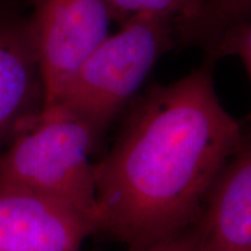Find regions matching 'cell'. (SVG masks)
<instances>
[{
    "mask_svg": "<svg viewBox=\"0 0 251 251\" xmlns=\"http://www.w3.org/2000/svg\"><path fill=\"white\" fill-rule=\"evenodd\" d=\"M96 135L87 122L61 106L42 107L0 151V185L67 203L96 225V180L90 159Z\"/></svg>",
    "mask_w": 251,
    "mask_h": 251,
    "instance_id": "cell-2",
    "label": "cell"
},
{
    "mask_svg": "<svg viewBox=\"0 0 251 251\" xmlns=\"http://www.w3.org/2000/svg\"><path fill=\"white\" fill-rule=\"evenodd\" d=\"M133 251H197L194 231H183L151 246Z\"/></svg>",
    "mask_w": 251,
    "mask_h": 251,
    "instance_id": "cell-10",
    "label": "cell"
},
{
    "mask_svg": "<svg viewBox=\"0 0 251 251\" xmlns=\"http://www.w3.org/2000/svg\"><path fill=\"white\" fill-rule=\"evenodd\" d=\"M225 47L229 52L237 55L242 59L251 80V23L234 31L228 37Z\"/></svg>",
    "mask_w": 251,
    "mask_h": 251,
    "instance_id": "cell-9",
    "label": "cell"
},
{
    "mask_svg": "<svg viewBox=\"0 0 251 251\" xmlns=\"http://www.w3.org/2000/svg\"><path fill=\"white\" fill-rule=\"evenodd\" d=\"M241 143L206 68L157 87L94 164L97 230L133 250L183 233Z\"/></svg>",
    "mask_w": 251,
    "mask_h": 251,
    "instance_id": "cell-1",
    "label": "cell"
},
{
    "mask_svg": "<svg viewBox=\"0 0 251 251\" xmlns=\"http://www.w3.org/2000/svg\"><path fill=\"white\" fill-rule=\"evenodd\" d=\"M43 107L33 35L0 31V151Z\"/></svg>",
    "mask_w": 251,
    "mask_h": 251,
    "instance_id": "cell-7",
    "label": "cell"
},
{
    "mask_svg": "<svg viewBox=\"0 0 251 251\" xmlns=\"http://www.w3.org/2000/svg\"><path fill=\"white\" fill-rule=\"evenodd\" d=\"M92 219L42 194L0 185V251H83Z\"/></svg>",
    "mask_w": 251,
    "mask_h": 251,
    "instance_id": "cell-5",
    "label": "cell"
},
{
    "mask_svg": "<svg viewBox=\"0 0 251 251\" xmlns=\"http://www.w3.org/2000/svg\"><path fill=\"white\" fill-rule=\"evenodd\" d=\"M170 20L139 17L109 34L80 65L54 106H61L98 133L148 77L170 41Z\"/></svg>",
    "mask_w": 251,
    "mask_h": 251,
    "instance_id": "cell-3",
    "label": "cell"
},
{
    "mask_svg": "<svg viewBox=\"0 0 251 251\" xmlns=\"http://www.w3.org/2000/svg\"><path fill=\"white\" fill-rule=\"evenodd\" d=\"M196 235L197 251H251V141L222 169Z\"/></svg>",
    "mask_w": 251,
    "mask_h": 251,
    "instance_id": "cell-6",
    "label": "cell"
},
{
    "mask_svg": "<svg viewBox=\"0 0 251 251\" xmlns=\"http://www.w3.org/2000/svg\"><path fill=\"white\" fill-rule=\"evenodd\" d=\"M112 20L125 24L134 18L194 19L202 9L201 0H101Z\"/></svg>",
    "mask_w": 251,
    "mask_h": 251,
    "instance_id": "cell-8",
    "label": "cell"
},
{
    "mask_svg": "<svg viewBox=\"0 0 251 251\" xmlns=\"http://www.w3.org/2000/svg\"><path fill=\"white\" fill-rule=\"evenodd\" d=\"M101 0H42L33 33L43 107L54 106L80 65L109 35Z\"/></svg>",
    "mask_w": 251,
    "mask_h": 251,
    "instance_id": "cell-4",
    "label": "cell"
}]
</instances>
